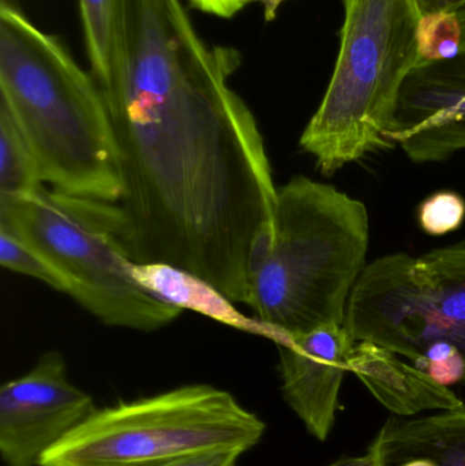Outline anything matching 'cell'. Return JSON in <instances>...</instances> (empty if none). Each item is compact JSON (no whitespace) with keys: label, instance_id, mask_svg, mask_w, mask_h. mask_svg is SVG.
Wrapping results in <instances>:
<instances>
[{"label":"cell","instance_id":"cell-12","mask_svg":"<svg viewBox=\"0 0 465 466\" xmlns=\"http://www.w3.org/2000/svg\"><path fill=\"white\" fill-rule=\"evenodd\" d=\"M369 451L377 466H465V407L389 419Z\"/></svg>","mask_w":465,"mask_h":466},{"label":"cell","instance_id":"cell-22","mask_svg":"<svg viewBox=\"0 0 465 466\" xmlns=\"http://www.w3.org/2000/svg\"><path fill=\"white\" fill-rule=\"evenodd\" d=\"M248 5L253 2H259L264 5V15L267 21H273L278 15V7L287 0H246Z\"/></svg>","mask_w":465,"mask_h":466},{"label":"cell","instance_id":"cell-20","mask_svg":"<svg viewBox=\"0 0 465 466\" xmlns=\"http://www.w3.org/2000/svg\"><path fill=\"white\" fill-rule=\"evenodd\" d=\"M194 8L220 18H232L248 5L246 0H187Z\"/></svg>","mask_w":465,"mask_h":466},{"label":"cell","instance_id":"cell-5","mask_svg":"<svg viewBox=\"0 0 465 466\" xmlns=\"http://www.w3.org/2000/svg\"><path fill=\"white\" fill-rule=\"evenodd\" d=\"M343 5L335 71L299 141L325 175L389 145L401 89L420 65L418 0H343Z\"/></svg>","mask_w":465,"mask_h":466},{"label":"cell","instance_id":"cell-2","mask_svg":"<svg viewBox=\"0 0 465 466\" xmlns=\"http://www.w3.org/2000/svg\"><path fill=\"white\" fill-rule=\"evenodd\" d=\"M0 104L26 138L44 185L119 204V150L95 76L7 0L0 5Z\"/></svg>","mask_w":465,"mask_h":466},{"label":"cell","instance_id":"cell-17","mask_svg":"<svg viewBox=\"0 0 465 466\" xmlns=\"http://www.w3.org/2000/svg\"><path fill=\"white\" fill-rule=\"evenodd\" d=\"M0 265L7 270L38 279L57 292L66 293L65 281L54 266L21 238L3 227H0Z\"/></svg>","mask_w":465,"mask_h":466},{"label":"cell","instance_id":"cell-14","mask_svg":"<svg viewBox=\"0 0 465 466\" xmlns=\"http://www.w3.org/2000/svg\"><path fill=\"white\" fill-rule=\"evenodd\" d=\"M82 27L93 76L98 87L108 86L119 54V0H79Z\"/></svg>","mask_w":465,"mask_h":466},{"label":"cell","instance_id":"cell-15","mask_svg":"<svg viewBox=\"0 0 465 466\" xmlns=\"http://www.w3.org/2000/svg\"><path fill=\"white\" fill-rule=\"evenodd\" d=\"M41 186L35 155L10 111L0 104V197L32 193Z\"/></svg>","mask_w":465,"mask_h":466},{"label":"cell","instance_id":"cell-19","mask_svg":"<svg viewBox=\"0 0 465 466\" xmlns=\"http://www.w3.org/2000/svg\"><path fill=\"white\" fill-rule=\"evenodd\" d=\"M242 454V451H209L152 466H238Z\"/></svg>","mask_w":465,"mask_h":466},{"label":"cell","instance_id":"cell-23","mask_svg":"<svg viewBox=\"0 0 465 466\" xmlns=\"http://www.w3.org/2000/svg\"><path fill=\"white\" fill-rule=\"evenodd\" d=\"M327 466H373L370 460L365 456L359 457H343V459L338 460V461L332 462V464Z\"/></svg>","mask_w":465,"mask_h":466},{"label":"cell","instance_id":"cell-7","mask_svg":"<svg viewBox=\"0 0 465 466\" xmlns=\"http://www.w3.org/2000/svg\"><path fill=\"white\" fill-rule=\"evenodd\" d=\"M265 430L228 391L182 386L96 410L40 466H152L209 451L245 453Z\"/></svg>","mask_w":465,"mask_h":466},{"label":"cell","instance_id":"cell-8","mask_svg":"<svg viewBox=\"0 0 465 466\" xmlns=\"http://www.w3.org/2000/svg\"><path fill=\"white\" fill-rule=\"evenodd\" d=\"M89 394L68 380L56 350L0 389V454L7 466H40L44 456L96 412Z\"/></svg>","mask_w":465,"mask_h":466},{"label":"cell","instance_id":"cell-6","mask_svg":"<svg viewBox=\"0 0 465 466\" xmlns=\"http://www.w3.org/2000/svg\"><path fill=\"white\" fill-rule=\"evenodd\" d=\"M344 328L450 386L465 383V243L366 265Z\"/></svg>","mask_w":465,"mask_h":466},{"label":"cell","instance_id":"cell-11","mask_svg":"<svg viewBox=\"0 0 465 466\" xmlns=\"http://www.w3.org/2000/svg\"><path fill=\"white\" fill-rule=\"evenodd\" d=\"M349 372L357 375L374 399L395 415L414 416L465 407L463 400L448 386L373 342H355Z\"/></svg>","mask_w":465,"mask_h":466},{"label":"cell","instance_id":"cell-10","mask_svg":"<svg viewBox=\"0 0 465 466\" xmlns=\"http://www.w3.org/2000/svg\"><path fill=\"white\" fill-rule=\"evenodd\" d=\"M354 345L344 325L294 334L286 344L278 345L284 400L321 442L335 426L339 394L349 372Z\"/></svg>","mask_w":465,"mask_h":466},{"label":"cell","instance_id":"cell-1","mask_svg":"<svg viewBox=\"0 0 465 466\" xmlns=\"http://www.w3.org/2000/svg\"><path fill=\"white\" fill-rule=\"evenodd\" d=\"M239 66L237 49L202 40L182 0H136L101 93L136 262L185 268L248 306L278 187L256 117L229 86Z\"/></svg>","mask_w":465,"mask_h":466},{"label":"cell","instance_id":"cell-18","mask_svg":"<svg viewBox=\"0 0 465 466\" xmlns=\"http://www.w3.org/2000/svg\"><path fill=\"white\" fill-rule=\"evenodd\" d=\"M464 218V199L452 191L434 194L420 205V228L431 236L456 231L463 224Z\"/></svg>","mask_w":465,"mask_h":466},{"label":"cell","instance_id":"cell-4","mask_svg":"<svg viewBox=\"0 0 465 466\" xmlns=\"http://www.w3.org/2000/svg\"><path fill=\"white\" fill-rule=\"evenodd\" d=\"M0 227L48 260L62 276L66 293L104 325L156 331L182 314L131 276L136 260L130 221L116 202L41 186L0 197Z\"/></svg>","mask_w":465,"mask_h":466},{"label":"cell","instance_id":"cell-13","mask_svg":"<svg viewBox=\"0 0 465 466\" xmlns=\"http://www.w3.org/2000/svg\"><path fill=\"white\" fill-rule=\"evenodd\" d=\"M131 276L150 295L180 311L197 312L237 330L265 337L276 345L288 341L272 326L243 314L212 282L185 268L164 262H136L131 266Z\"/></svg>","mask_w":465,"mask_h":466},{"label":"cell","instance_id":"cell-21","mask_svg":"<svg viewBox=\"0 0 465 466\" xmlns=\"http://www.w3.org/2000/svg\"><path fill=\"white\" fill-rule=\"evenodd\" d=\"M422 14L436 13V11H452L458 13L465 29V0H418Z\"/></svg>","mask_w":465,"mask_h":466},{"label":"cell","instance_id":"cell-24","mask_svg":"<svg viewBox=\"0 0 465 466\" xmlns=\"http://www.w3.org/2000/svg\"><path fill=\"white\" fill-rule=\"evenodd\" d=\"M464 48H465V41H464Z\"/></svg>","mask_w":465,"mask_h":466},{"label":"cell","instance_id":"cell-16","mask_svg":"<svg viewBox=\"0 0 465 466\" xmlns=\"http://www.w3.org/2000/svg\"><path fill=\"white\" fill-rule=\"evenodd\" d=\"M465 29L458 13L423 14L418 25L420 63L452 60L463 52Z\"/></svg>","mask_w":465,"mask_h":466},{"label":"cell","instance_id":"cell-3","mask_svg":"<svg viewBox=\"0 0 465 466\" xmlns=\"http://www.w3.org/2000/svg\"><path fill=\"white\" fill-rule=\"evenodd\" d=\"M368 248L362 202L333 186L292 177L278 188L272 232L254 262L248 306L287 339L344 325Z\"/></svg>","mask_w":465,"mask_h":466},{"label":"cell","instance_id":"cell-9","mask_svg":"<svg viewBox=\"0 0 465 466\" xmlns=\"http://www.w3.org/2000/svg\"><path fill=\"white\" fill-rule=\"evenodd\" d=\"M388 144L414 163H434L465 149V48L458 57L420 63L407 78Z\"/></svg>","mask_w":465,"mask_h":466}]
</instances>
